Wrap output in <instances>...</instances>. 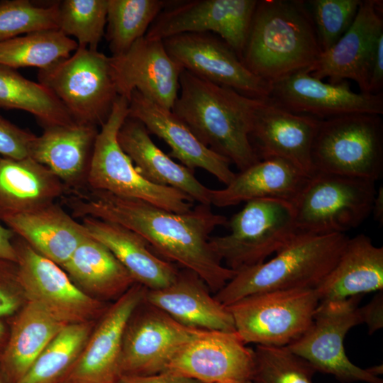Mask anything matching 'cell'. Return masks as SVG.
Returning a JSON list of instances; mask_svg holds the SVG:
<instances>
[{"label": "cell", "instance_id": "obj_48", "mask_svg": "<svg viewBox=\"0 0 383 383\" xmlns=\"http://www.w3.org/2000/svg\"><path fill=\"white\" fill-rule=\"evenodd\" d=\"M9 334V327L0 319V359L6 348Z\"/></svg>", "mask_w": 383, "mask_h": 383}, {"label": "cell", "instance_id": "obj_2", "mask_svg": "<svg viewBox=\"0 0 383 383\" xmlns=\"http://www.w3.org/2000/svg\"><path fill=\"white\" fill-rule=\"evenodd\" d=\"M172 111L205 146L242 171L258 158L250 139L254 99L183 70Z\"/></svg>", "mask_w": 383, "mask_h": 383}, {"label": "cell", "instance_id": "obj_9", "mask_svg": "<svg viewBox=\"0 0 383 383\" xmlns=\"http://www.w3.org/2000/svg\"><path fill=\"white\" fill-rule=\"evenodd\" d=\"M37 76L77 123L101 126L118 96L110 57L84 47L39 70Z\"/></svg>", "mask_w": 383, "mask_h": 383}, {"label": "cell", "instance_id": "obj_13", "mask_svg": "<svg viewBox=\"0 0 383 383\" xmlns=\"http://www.w3.org/2000/svg\"><path fill=\"white\" fill-rule=\"evenodd\" d=\"M256 0L169 1L146 32L150 40H163L187 33L213 32L241 60Z\"/></svg>", "mask_w": 383, "mask_h": 383}, {"label": "cell", "instance_id": "obj_32", "mask_svg": "<svg viewBox=\"0 0 383 383\" xmlns=\"http://www.w3.org/2000/svg\"><path fill=\"white\" fill-rule=\"evenodd\" d=\"M65 190L57 177L30 157L0 158V214L52 203Z\"/></svg>", "mask_w": 383, "mask_h": 383}, {"label": "cell", "instance_id": "obj_20", "mask_svg": "<svg viewBox=\"0 0 383 383\" xmlns=\"http://www.w3.org/2000/svg\"><path fill=\"white\" fill-rule=\"evenodd\" d=\"M146 288L135 283L109 306L96 323L77 360L61 383H116L121 374L126 324L144 299Z\"/></svg>", "mask_w": 383, "mask_h": 383}, {"label": "cell", "instance_id": "obj_21", "mask_svg": "<svg viewBox=\"0 0 383 383\" xmlns=\"http://www.w3.org/2000/svg\"><path fill=\"white\" fill-rule=\"evenodd\" d=\"M319 119L289 111L268 99H259L250 139L260 160L282 159L310 177L311 149Z\"/></svg>", "mask_w": 383, "mask_h": 383}, {"label": "cell", "instance_id": "obj_39", "mask_svg": "<svg viewBox=\"0 0 383 383\" xmlns=\"http://www.w3.org/2000/svg\"><path fill=\"white\" fill-rule=\"evenodd\" d=\"M57 3L38 6L29 0L0 1V42L22 34L58 29Z\"/></svg>", "mask_w": 383, "mask_h": 383}, {"label": "cell", "instance_id": "obj_43", "mask_svg": "<svg viewBox=\"0 0 383 383\" xmlns=\"http://www.w3.org/2000/svg\"><path fill=\"white\" fill-rule=\"evenodd\" d=\"M361 323H365L371 335L383 328V292H377L372 300L362 307L358 306Z\"/></svg>", "mask_w": 383, "mask_h": 383}, {"label": "cell", "instance_id": "obj_14", "mask_svg": "<svg viewBox=\"0 0 383 383\" xmlns=\"http://www.w3.org/2000/svg\"><path fill=\"white\" fill-rule=\"evenodd\" d=\"M201 330L175 321L144 299L131 316L123 337L121 375L165 370L177 351Z\"/></svg>", "mask_w": 383, "mask_h": 383}, {"label": "cell", "instance_id": "obj_52", "mask_svg": "<svg viewBox=\"0 0 383 383\" xmlns=\"http://www.w3.org/2000/svg\"><path fill=\"white\" fill-rule=\"evenodd\" d=\"M0 158H1V157H0Z\"/></svg>", "mask_w": 383, "mask_h": 383}, {"label": "cell", "instance_id": "obj_47", "mask_svg": "<svg viewBox=\"0 0 383 383\" xmlns=\"http://www.w3.org/2000/svg\"><path fill=\"white\" fill-rule=\"evenodd\" d=\"M372 213L374 215V219L382 225L383 221V189L380 187L373 201Z\"/></svg>", "mask_w": 383, "mask_h": 383}, {"label": "cell", "instance_id": "obj_45", "mask_svg": "<svg viewBox=\"0 0 383 383\" xmlns=\"http://www.w3.org/2000/svg\"><path fill=\"white\" fill-rule=\"evenodd\" d=\"M383 87V35L379 38L371 68L368 91L380 93Z\"/></svg>", "mask_w": 383, "mask_h": 383}, {"label": "cell", "instance_id": "obj_38", "mask_svg": "<svg viewBox=\"0 0 383 383\" xmlns=\"http://www.w3.org/2000/svg\"><path fill=\"white\" fill-rule=\"evenodd\" d=\"M254 383H313L316 370L287 347L256 345Z\"/></svg>", "mask_w": 383, "mask_h": 383}, {"label": "cell", "instance_id": "obj_29", "mask_svg": "<svg viewBox=\"0 0 383 383\" xmlns=\"http://www.w3.org/2000/svg\"><path fill=\"white\" fill-rule=\"evenodd\" d=\"M308 177L282 159L260 160L235 174L225 188L211 189V205L223 208L265 198L292 202Z\"/></svg>", "mask_w": 383, "mask_h": 383}, {"label": "cell", "instance_id": "obj_3", "mask_svg": "<svg viewBox=\"0 0 383 383\" xmlns=\"http://www.w3.org/2000/svg\"><path fill=\"white\" fill-rule=\"evenodd\" d=\"M322 50L305 3L262 0L252 18L241 60L272 84L315 63Z\"/></svg>", "mask_w": 383, "mask_h": 383}, {"label": "cell", "instance_id": "obj_50", "mask_svg": "<svg viewBox=\"0 0 383 383\" xmlns=\"http://www.w3.org/2000/svg\"><path fill=\"white\" fill-rule=\"evenodd\" d=\"M222 383H254L252 380H248V381H230V382H225Z\"/></svg>", "mask_w": 383, "mask_h": 383}, {"label": "cell", "instance_id": "obj_17", "mask_svg": "<svg viewBox=\"0 0 383 383\" xmlns=\"http://www.w3.org/2000/svg\"><path fill=\"white\" fill-rule=\"evenodd\" d=\"M383 35L382 1L364 0L348 30L331 48L322 51L309 70L314 77L331 83L355 81L362 93H369L373 58Z\"/></svg>", "mask_w": 383, "mask_h": 383}, {"label": "cell", "instance_id": "obj_44", "mask_svg": "<svg viewBox=\"0 0 383 383\" xmlns=\"http://www.w3.org/2000/svg\"><path fill=\"white\" fill-rule=\"evenodd\" d=\"M116 383H202L196 379L170 372L146 375H121Z\"/></svg>", "mask_w": 383, "mask_h": 383}, {"label": "cell", "instance_id": "obj_25", "mask_svg": "<svg viewBox=\"0 0 383 383\" xmlns=\"http://www.w3.org/2000/svg\"><path fill=\"white\" fill-rule=\"evenodd\" d=\"M118 141L149 182L176 189L199 204L211 205V189L198 180L193 170L174 162L160 149L141 122L127 117L118 131Z\"/></svg>", "mask_w": 383, "mask_h": 383}, {"label": "cell", "instance_id": "obj_18", "mask_svg": "<svg viewBox=\"0 0 383 383\" xmlns=\"http://www.w3.org/2000/svg\"><path fill=\"white\" fill-rule=\"evenodd\" d=\"M254 366V350L236 332L201 330L177 351L165 371L202 383H222L252 380Z\"/></svg>", "mask_w": 383, "mask_h": 383}, {"label": "cell", "instance_id": "obj_1", "mask_svg": "<svg viewBox=\"0 0 383 383\" xmlns=\"http://www.w3.org/2000/svg\"><path fill=\"white\" fill-rule=\"evenodd\" d=\"M74 217H91L125 226L143 237L161 257L195 272L211 292L222 289L237 272L226 267L212 250L210 235L226 225V216L198 204L175 213L146 201L91 189L66 200Z\"/></svg>", "mask_w": 383, "mask_h": 383}, {"label": "cell", "instance_id": "obj_11", "mask_svg": "<svg viewBox=\"0 0 383 383\" xmlns=\"http://www.w3.org/2000/svg\"><path fill=\"white\" fill-rule=\"evenodd\" d=\"M361 296L320 301L309 328L286 347L308 362L316 371L333 375L340 382L383 383L367 368L354 365L344 348L348 332L361 323L358 314Z\"/></svg>", "mask_w": 383, "mask_h": 383}, {"label": "cell", "instance_id": "obj_12", "mask_svg": "<svg viewBox=\"0 0 383 383\" xmlns=\"http://www.w3.org/2000/svg\"><path fill=\"white\" fill-rule=\"evenodd\" d=\"M19 279L27 301L38 304L65 325L96 321L109 307L79 289L64 270L33 250L18 236L13 238Z\"/></svg>", "mask_w": 383, "mask_h": 383}, {"label": "cell", "instance_id": "obj_15", "mask_svg": "<svg viewBox=\"0 0 383 383\" xmlns=\"http://www.w3.org/2000/svg\"><path fill=\"white\" fill-rule=\"evenodd\" d=\"M162 41L183 70L251 98H269L271 84L252 73L222 39L209 33H187Z\"/></svg>", "mask_w": 383, "mask_h": 383}, {"label": "cell", "instance_id": "obj_10", "mask_svg": "<svg viewBox=\"0 0 383 383\" xmlns=\"http://www.w3.org/2000/svg\"><path fill=\"white\" fill-rule=\"evenodd\" d=\"M319 302L314 289H295L252 294L227 308L245 344L286 347L309 328Z\"/></svg>", "mask_w": 383, "mask_h": 383}, {"label": "cell", "instance_id": "obj_35", "mask_svg": "<svg viewBox=\"0 0 383 383\" xmlns=\"http://www.w3.org/2000/svg\"><path fill=\"white\" fill-rule=\"evenodd\" d=\"M79 45L58 29L35 31L0 42V65L39 70L69 57Z\"/></svg>", "mask_w": 383, "mask_h": 383}, {"label": "cell", "instance_id": "obj_31", "mask_svg": "<svg viewBox=\"0 0 383 383\" xmlns=\"http://www.w3.org/2000/svg\"><path fill=\"white\" fill-rule=\"evenodd\" d=\"M60 267L79 289L105 302L116 301L135 283L113 253L89 235Z\"/></svg>", "mask_w": 383, "mask_h": 383}, {"label": "cell", "instance_id": "obj_8", "mask_svg": "<svg viewBox=\"0 0 383 383\" xmlns=\"http://www.w3.org/2000/svg\"><path fill=\"white\" fill-rule=\"evenodd\" d=\"M314 172L379 180L383 174V123L379 115L320 120L311 149Z\"/></svg>", "mask_w": 383, "mask_h": 383}, {"label": "cell", "instance_id": "obj_7", "mask_svg": "<svg viewBox=\"0 0 383 383\" xmlns=\"http://www.w3.org/2000/svg\"><path fill=\"white\" fill-rule=\"evenodd\" d=\"M374 181L314 172L292 202L299 233H345L372 213Z\"/></svg>", "mask_w": 383, "mask_h": 383}, {"label": "cell", "instance_id": "obj_24", "mask_svg": "<svg viewBox=\"0 0 383 383\" xmlns=\"http://www.w3.org/2000/svg\"><path fill=\"white\" fill-rule=\"evenodd\" d=\"M0 220L37 252L60 266L89 235L82 223L54 202L1 213Z\"/></svg>", "mask_w": 383, "mask_h": 383}, {"label": "cell", "instance_id": "obj_16", "mask_svg": "<svg viewBox=\"0 0 383 383\" xmlns=\"http://www.w3.org/2000/svg\"><path fill=\"white\" fill-rule=\"evenodd\" d=\"M268 99L298 114L324 120L352 114H383L382 93H357L348 82H325L302 70L271 84Z\"/></svg>", "mask_w": 383, "mask_h": 383}, {"label": "cell", "instance_id": "obj_34", "mask_svg": "<svg viewBox=\"0 0 383 383\" xmlns=\"http://www.w3.org/2000/svg\"><path fill=\"white\" fill-rule=\"evenodd\" d=\"M96 323L64 326L18 383H61L77 360Z\"/></svg>", "mask_w": 383, "mask_h": 383}, {"label": "cell", "instance_id": "obj_42", "mask_svg": "<svg viewBox=\"0 0 383 383\" xmlns=\"http://www.w3.org/2000/svg\"><path fill=\"white\" fill-rule=\"evenodd\" d=\"M35 136L0 116V155L4 157L21 160L29 157Z\"/></svg>", "mask_w": 383, "mask_h": 383}, {"label": "cell", "instance_id": "obj_19", "mask_svg": "<svg viewBox=\"0 0 383 383\" xmlns=\"http://www.w3.org/2000/svg\"><path fill=\"white\" fill-rule=\"evenodd\" d=\"M111 68L118 95L128 101L134 90L172 110L179 91L183 68L167 53L163 41L145 36L124 53L111 56Z\"/></svg>", "mask_w": 383, "mask_h": 383}, {"label": "cell", "instance_id": "obj_5", "mask_svg": "<svg viewBox=\"0 0 383 383\" xmlns=\"http://www.w3.org/2000/svg\"><path fill=\"white\" fill-rule=\"evenodd\" d=\"M128 116V100L118 96L94 142L87 174L89 187L142 200L175 213L190 211L192 199L176 189L149 182L121 148L118 133Z\"/></svg>", "mask_w": 383, "mask_h": 383}, {"label": "cell", "instance_id": "obj_23", "mask_svg": "<svg viewBox=\"0 0 383 383\" xmlns=\"http://www.w3.org/2000/svg\"><path fill=\"white\" fill-rule=\"evenodd\" d=\"M204 281L187 269L179 270L168 286L145 290L144 300L186 326L205 331L235 332L227 306L217 301Z\"/></svg>", "mask_w": 383, "mask_h": 383}, {"label": "cell", "instance_id": "obj_4", "mask_svg": "<svg viewBox=\"0 0 383 383\" xmlns=\"http://www.w3.org/2000/svg\"><path fill=\"white\" fill-rule=\"evenodd\" d=\"M348 239L345 233H298L272 259L237 272L214 296L228 306L257 293L315 289L334 267Z\"/></svg>", "mask_w": 383, "mask_h": 383}, {"label": "cell", "instance_id": "obj_33", "mask_svg": "<svg viewBox=\"0 0 383 383\" xmlns=\"http://www.w3.org/2000/svg\"><path fill=\"white\" fill-rule=\"evenodd\" d=\"M0 108L28 112L43 128L75 122L60 101L44 85L25 78L15 69L2 65Z\"/></svg>", "mask_w": 383, "mask_h": 383}, {"label": "cell", "instance_id": "obj_30", "mask_svg": "<svg viewBox=\"0 0 383 383\" xmlns=\"http://www.w3.org/2000/svg\"><path fill=\"white\" fill-rule=\"evenodd\" d=\"M65 326L38 304L27 301L13 316L0 359V370L8 383H18Z\"/></svg>", "mask_w": 383, "mask_h": 383}, {"label": "cell", "instance_id": "obj_51", "mask_svg": "<svg viewBox=\"0 0 383 383\" xmlns=\"http://www.w3.org/2000/svg\"><path fill=\"white\" fill-rule=\"evenodd\" d=\"M0 383H8L0 370Z\"/></svg>", "mask_w": 383, "mask_h": 383}, {"label": "cell", "instance_id": "obj_26", "mask_svg": "<svg viewBox=\"0 0 383 383\" xmlns=\"http://www.w3.org/2000/svg\"><path fill=\"white\" fill-rule=\"evenodd\" d=\"M89 235L104 245L126 268L135 282L149 290L164 288L179 270L158 255L135 232L120 224L91 217L82 218Z\"/></svg>", "mask_w": 383, "mask_h": 383}, {"label": "cell", "instance_id": "obj_27", "mask_svg": "<svg viewBox=\"0 0 383 383\" xmlns=\"http://www.w3.org/2000/svg\"><path fill=\"white\" fill-rule=\"evenodd\" d=\"M99 133L97 126L74 122L44 128L30 144L29 157L48 167L69 187L83 179Z\"/></svg>", "mask_w": 383, "mask_h": 383}, {"label": "cell", "instance_id": "obj_40", "mask_svg": "<svg viewBox=\"0 0 383 383\" xmlns=\"http://www.w3.org/2000/svg\"><path fill=\"white\" fill-rule=\"evenodd\" d=\"M361 0H312L311 14L322 51L334 45L352 25Z\"/></svg>", "mask_w": 383, "mask_h": 383}, {"label": "cell", "instance_id": "obj_41", "mask_svg": "<svg viewBox=\"0 0 383 383\" xmlns=\"http://www.w3.org/2000/svg\"><path fill=\"white\" fill-rule=\"evenodd\" d=\"M26 301L17 262L0 258V319L14 316Z\"/></svg>", "mask_w": 383, "mask_h": 383}, {"label": "cell", "instance_id": "obj_6", "mask_svg": "<svg viewBox=\"0 0 383 383\" xmlns=\"http://www.w3.org/2000/svg\"><path fill=\"white\" fill-rule=\"evenodd\" d=\"M226 225L230 233L210 238L209 243L223 264L235 272L264 262L299 233L292 202L278 199L245 202Z\"/></svg>", "mask_w": 383, "mask_h": 383}, {"label": "cell", "instance_id": "obj_36", "mask_svg": "<svg viewBox=\"0 0 383 383\" xmlns=\"http://www.w3.org/2000/svg\"><path fill=\"white\" fill-rule=\"evenodd\" d=\"M168 3L162 0H108L104 35L111 56L126 52L144 37Z\"/></svg>", "mask_w": 383, "mask_h": 383}, {"label": "cell", "instance_id": "obj_37", "mask_svg": "<svg viewBox=\"0 0 383 383\" xmlns=\"http://www.w3.org/2000/svg\"><path fill=\"white\" fill-rule=\"evenodd\" d=\"M108 0H64L57 3L58 30L76 38L79 47L98 50L105 35Z\"/></svg>", "mask_w": 383, "mask_h": 383}, {"label": "cell", "instance_id": "obj_28", "mask_svg": "<svg viewBox=\"0 0 383 383\" xmlns=\"http://www.w3.org/2000/svg\"><path fill=\"white\" fill-rule=\"evenodd\" d=\"M314 289L320 301L383 291V248L364 234L349 238L334 267Z\"/></svg>", "mask_w": 383, "mask_h": 383}, {"label": "cell", "instance_id": "obj_46", "mask_svg": "<svg viewBox=\"0 0 383 383\" xmlns=\"http://www.w3.org/2000/svg\"><path fill=\"white\" fill-rule=\"evenodd\" d=\"M14 233L0 223V258L17 262V254L13 243Z\"/></svg>", "mask_w": 383, "mask_h": 383}, {"label": "cell", "instance_id": "obj_22", "mask_svg": "<svg viewBox=\"0 0 383 383\" xmlns=\"http://www.w3.org/2000/svg\"><path fill=\"white\" fill-rule=\"evenodd\" d=\"M141 122L150 133L164 140L170 155L186 167L202 169L228 185L235 174L226 157L205 146L172 110L167 109L134 90L128 101V116Z\"/></svg>", "mask_w": 383, "mask_h": 383}, {"label": "cell", "instance_id": "obj_49", "mask_svg": "<svg viewBox=\"0 0 383 383\" xmlns=\"http://www.w3.org/2000/svg\"><path fill=\"white\" fill-rule=\"evenodd\" d=\"M367 370L371 374L377 377H379V374H382L383 372L382 365H375L372 367L367 368Z\"/></svg>", "mask_w": 383, "mask_h": 383}]
</instances>
